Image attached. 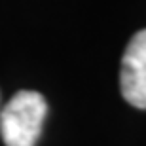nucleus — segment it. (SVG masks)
<instances>
[{
  "instance_id": "1",
  "label": "nucleus",
  "mask_w": 146,
  "mask_h": 146,
  "mask_svg": "<svg viewBox=\"0 0 146 146\" xmlns=\"http://www.w3.org/2000/svg\"><path fill=\"white\" fill-rule=\"evenodd\" d=\"M48 114L46 99L36 91L15 93L0 112V133L6 146H34Z\"/></svg>"
},
{
  "instance_id": "2",
  "label": "nucleus",
  "mask_w": 146,
  "mask_h": 146,
  "mask_svg": "<svg viewBox=\"0 0 146 146\" xmlns=\"http://www.w3.org/2000/svg\"><path fill=\"white\" fill-rule=\"evenodd\" d=\"M119 84L127 103L146 108V29L139 31L125 48Z\"/></svg>"
}]
</instances>
